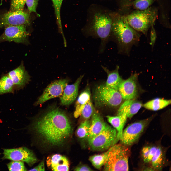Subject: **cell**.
Listing matches in <instances>:
<instances>
[{
	"label": "cell",
	"mask_w": 171,
	"mask_h": 171,
	"mask_svg": "<svg viewBox=\"0 0 171 171\" xmlns=\"http://www.w3.org/2000/svg\"><path fill=\"white\" fill-rule=\"evenodd\" d=\"M31 128L42 143L51 147L65 145L72 131L69 117L57 108H50L44 113L34 122Z\"/></svg>",
	"instance_id": "6da1fadb"
},
{
	"label": "cell",
	"mask_w": 171,
	"mask_h": 171,
	"mask_svg": "<svg viewBox=\"0 0 171 171\" xmlns=\"http://www.w3.org/2000/svg\"><path fill=\"white\" fill-rule=\"evenodd\" d=\"M112 32L119 47L127 53L139 40V34L130 25L126 16L119 15L113 22Z\"/></svg>",
	"instance_id": "7a4b0ae2"
},
{
	"label": "cell",
	"mask_w": 171,
	"mask_h": 171,
	"mask_svg": "<svg viewBox=\"0 0 171 171\" xmlns=\"http://www.w3.org/2000/svg\"><path fill=\"white\" fill-rule=\"evenodd\" d=\"M126 16L130 25L133 29L146 34L158 16V10L150 7L143 10H135Z\"/></svg>",
	"instance_id": "3957f363"
},
{
	"label": "cell",
	"mask_w": 171,
	"mask_h": 171,
	"mask_svg": "<svg viewBox=\"0 0 171 171\" xmlns=\"http://www.w3.org/2000/svg\"><path fill=\"white\" fill-rule=\"evenodd\" d=\"M129 149L124 144H115L111 147L107 161L104 165L105 171H128Z\"/></svg>",
	"instance_id": "277c9868"
},
{
	"label": "cell",
	"mask_w": 171,
	"mask_h": 171,
	"mask_svg": "<svg viewBox=\"0 0 171 171\" xmlns=\"http://www.w3.org/2000/svg\"><path fill=\"white\" fill-rule=\"evenodd\" d=\"M93 97L95 104L99 107H116L121 104L123 99L118 90L107 86L105 84L96 87Z\"/></svg>",
	"instance_id": "5b68a950"
},
{
	"label": "cell",
	"mask_w": 171,
	"mask_h": 171,
	"mask_svg": "<svg viewBox=\"0 0 171 171\" xmlns=\"http://www.w3.org/2000/svg\"><path fill=\"white\" fill-rule=\"evenodd\" d=\"M117 134L116 129L109 126L97 135L87 139L88 146L93 151L109 149L114 145Z\"/></svg>",
	"instance_id": "8992f818"
},
{
	"label": "cell",
	"mask_w": 171,
	"mask_h": 171,
	"mask_svg": "<svg viewBox=\"0 0 171 171\" xmlns=\"http://www.w3.org/2000/svg\"><path fill=\"white\" fill-rule=\"evenodd\" d=\"M113 22L106 14L100 13L96 14L94 18L92 27L96 36L100 38L103 43L105 42L112 32Z\"/></svg>",
	"instance_id": "52a82bcc"
},
{
	"label": "cell",
	"mask_w": 171,
	"mask_h": 171,
	"mask_svg": "<svg viewBox=\"0 0 171 171\" xmlns=\"http://www.w3.org/2000/svg\"><path fill=\"white\" fill-rule=\"evenodd\" d=\"M5 27L4 33L0 36V42L13 41L27 45L29 43V33L27 30L26 26L10 25Z\"/></svg>",
	"instance_id": "ba28073f"
},
{
	"label": "cell",
	"mask_w": 171,
	"mask_h": 171,
	"mask_svg": "<svg viewBox=\"0 0 171 171\" xmlns=\"http://www.w3.org/2000/svg\"><path fill=\"white\" fill-rule=\"evenodd\" d=\"M152 119L150 118L135 122L123 130L120 139L122 143L126 146L131 145L138 138L145 128Z\"/></svg>",
	"instance_id": "9c48e42d"
},
{
	"label": "cell",
	"mask_w": 171,
	"mask_h": 171,
	"mask_svg": "<svg viewBox=\"0 0 171 171\" xmlns=\"http://www.w3.org/2000/svg\"><path fill=\"white\" fill-rule=\"evenodd\" d=\"M3 159L24 162L31 166L36 163L38 160L32 151L24 147L3 149Z\"/></svg>",
	"instance_id": "30bf717a"
},
{
	"label": "cell",
	"mask_w": 171,
	"mask_h": 171,
	"mask_svg": "<svg viewBox=\"0 0 171 171\" xmlns=\"http://www.w3.org/2000/svg\"><path fill=\"white\" fill-rule=\"evenodd\" d=\"M66 79L55 81L50 84L45 88L42 95L35 103L37 105L55 98L61 97L62 95L65 88L68 84Z\"/></svg>",
	"instance_id": "8fae6325"
},
{
	"label": "cell",
	"mask_w": 171,
	"mask_h": 171,
	"mask_svg": "<svg viewBox=\"0 0 171 171\" xmlns=\"http://www.w3.org/2000/svg\"><path fill=\"white\" fill-rule=\"evenodd\" d=\"M29 14L23 10L10 11L3 15L0 19V27L10 25H28Z\"/></svg>",
	"instance_id": "7c38bea8"
},
{
	"label": "cell",
	"mask_w": 171,
	"mask_h": 171,
	"mask_svg": "<svg viewBox=\"0 0 171 171\" xmlns=\"http://www.w3.org/2000/svg\"><path fill=\"white\" fill-rule=\"evenodd\" d=\"M137 77V75L135 74L128 79L123 80L119 89L123 99L125 100L134 99L136 96Z\"/></svg>",
	"instance_id": "4fadbf2b"
},
{
	"label": "cell",
	"mask_w": 171,
	"mask_h": 171,
	"mask_svg": "<svg viewBox=\"0 0 171 171\" xmlns=\"http://www.w3.org/2000/svg\"><path fill=\"white\" fill-rule=\"evenodd\" d=\"M7 75L12 80L15 89L24 87L30 80V77L26 70L23 62L16 69L9 72Z\"/></svg>",
	"instance_id": "5bb4252c"
},
{
	"label": "cell",
	"mask_w": 171,
	"mask_h": 171,
	"mask_svg": "<svg viewBox=\"0 0 171 171\" xmlns=\"http://www.w3.org/2000/svg\"><path fill=\"white\" fill-rule=\"evenodd\" d=\"M84 76V75L80 76L74 83L66 85L62 95L60 97L61 105L68 106L75 100L78 95L79 85Z\"/></svg>",
	"instance_id": "9a60e30c"
},
{
	"label": "cell",
	"mask_w": 171,
	"mask_h": 171,
	"mask_svg": "<svg viewBox=\"0 0 171 171\" xmlns=\"http://www.w3.org/2000/svg\"><path fill=\"white\" fill-rule=\"evenodd\" d=\"M48 167L52 171H68L69 163L68 159L65 156L59 154L49 156L46 160Z\"/></svg>",
	"instance_id": "2e32d148"
},
{
	"label": "cell",
	"mask_w": 171,
	"mask_h": 171,
	"mask_svg": "<svg viewBox=\"0 0 171 171\" xmlns=\"http://www.w3.org/2000/svg\"><path fill=\"white\" fill-rule=\"evenodd\" d=\"M91 117L90 125L87 139L97 135L110 126L104 121L97 111L95 110Z\"/></svg>",
	"instance_id": "e0dca14e"
},
{
	"label": "cell",
	"mask_w": 171,
	"mask_h": 171,
	"mask_svg": "<svg viewBox=\"0 0 171 171\" xmlns=\"http://www.w3.org/2000/svg\"><path fill=\"white\" fill-rule=\"evenodd\" d=\"M142 106L140 102L134 99L126 100L120 106L117 115L124 114L131 118L139 111Z\"/></svg>",
	"instance_id": "ac0fdd59"
},
{
	"label": "cell",
	"mask_w": 171,
	"mask_h": 171,
	"mask_svg": "<svg viewBox=\"0 0 171 171\" xmlns=\"http://www.w3.org/2000/svg\"><path fill=\"white\" fill-rule=\"evenodd\" d=\"M106 118L108 121L117 131L116 138L114 144V145L120 140L127 118L126 115L124 114L117 115L115 116L108 115L106 116Z\"/></svg>",
	"instance_id": "d6986e66"
},
{
	"label": "cell",
	"mask_w": 171,
	"mask_h": 171,
	"mask_svg": "<svg viewBox=\"0 0 171 171\" xmlns=\"http://www.w3.org/2000/svg\"><path fill=\"white\" fill-rule=\"evenodd\" d=\"M101 66L107 75V80L105 83L106 85L119 91L120 85L123 80L119 73V66H117L114 70L110 71L107 68L103 66Z\"/></svg>",
	"instance_id": "ffe728a7"
},
{
	"label": "cell",
	"mask_w": 171,
	"mask_h": 171,
	"mask_svg": "<svg viewBox=\"0 0 171 171\" xmlns=\"http://www.w3.org/2000/svg\"><path fill=\"white\" fill-rule=\"evenodd\" d=\"M90 90L87 88L82 92L78 98L76 104L75 110L74 114V117L77 118L80 115L84 107L90 99Z\"/></svg>",
	"instance_id": "44dd1931"
},
{
	"label": "cell",
	"mask_w": 171,
	"mask_h": 171,
	"mask_svg": "<svg viewBox=\"0 0 171 171\" xmlns=\"http://www.w3.org/2000/svg\"><path fill=\"white\" fill-rule=\"evenodd\" d=\"M171 100L156 98L146 103L143 106L147 109L156 111L168 106L171 104Z\"/></svg>",
	"instance_id": "7402d4cb"
},
{
	"label": "cell",
	"mask_w": 171,
	"mask_h": 171,
	"mask_svg": "<svg viewBox=\"0 0 171 171\" xmlns=\"http://www.w3.org/2000/svg\"><path fill=\"white\" fill-rule=\"evenodd\" d=\"M111 149V147L106 152L102 154L93 155L89 157V161L95 168L99 169L104 165L107 161Z\"/></svg>",
	"instance_id": "603a6c76"
},
{
	"label": "cell",
	"mask_w": 171,
	"mask_h": 171,
	"mask_svg": "<svg viewBox=\"0 0 171 171\" xmlns=\"http://www.w3.org/2000/svg\"><path fill=\"white\" fill-rule=\"evenodd\" d=\"M15 89L13 83L7 75L2 77L0 79V95L7 93H13Z\"/></svg>",
	"instance_id": "cb8c5ba5"
},
{
	"label": "cell",
	"mask_w": 171,
	"mask_h": 171,
	"mask_svg": "<svg viewBox=\"0 0 171 171\" xmlns=\"http://www.w3.org/2000/svg\"><path fill=\"white\" fill-rule=\"evenodd\" d=\"M151 162L152 167L156 170L161 169L163 163V156L161 149L157 147Z\"/></svg>",
	"instance_id": "d4e9b609"
},
{
	"label": "cell",
	"mask_w": 171,
	"mask_h": 171,
	"mask_svg": "<svg viewBox=\"0 0 171 171\" xmlns=\"http://www.w3.org/2000/svg\"><path fill=\"white\" fill-rule=\"evenodd\" d=\"M90 121L86 120L80 124L76 131L77 136L80 138H86L87 137L90 126Z\"/></svg>",
	"instance_id": "484cf974"
},
{
	"label": "cell",
	"mask_w": 171,
	"mask_h": 171,
	"mask_svg": "<svg viewBox=\"0 0 171 171\" xmlns=\"http://www.w3.org/2000/svg\"><path fill=\"white\" fill-rule=\"evenodd\" d=\"M63 0H52L54 7L55 16L57 24L61 33L64 36L61 24L60 10L62 3Z\"/></svg>",
	"instance_id": "4316f807"
},
{
	"label": "cell",
	"mask_w": 171,
	"mask_h": 171,
	"mask_svg": "<svg viewBox=\"0 0 171 171\" xmlns=\"http://www.w3.org/2000/svg\"><path fill=\"white\" fill-rule=\"evenodd\" d=\"M155 0H134L132 1L131 5L137 10H143L151 7Z\"/></svg>",
	"instance_id": "83f0119b"
},
{
	"label": "cell",
	"mask_w": 171,
	"mask_h": 171,
	"mask_svg": "<svg viewBox=\"0 0 171 171\" xmlns=\"http://www.w3.org/2000/svg\"><path fill=\"white\" fill-rule=\"evenodd\" d=\"M95 110L91 99L85 104L82 109L80 115L86 120L90 117Z\"/></svg>",
	"instance_id": "f1b7e54d"
},
{
	"label": "cell",
	"mask_w": 171,
	"mask_h": 171,
	"mask_svg": "<svg viewBox=\"0 0 171 171\" xmlns=\"http://www.w3.org/2000/svg\"><path fill=\"white\" fill-rule=\"evenodd\" d=\"M9 171H25L27 170L24 162L20 161H13L7 164Z\"/></svg>",
	"instance_id": "f546056e"
},
{
	"label": "cell",
	"mask_w": 171,
	"mask_h": 171,
	"mask_svg": "<svg viewBox=\"0 0 171 171\" xmlns=\"http://www.w3.org/2000/svg\"><path fill=\"white\" fill-rule=\"evenodd\" d=\"M26 0H12L10 11L23 10Z\"/></svg>",
	"instance_id": "4dcf8cb0"
},
{
	"label": "cell",
	"mask_w": 171,
	"mask_h": 171,
	"mask_svg": "<svg viewBox=\"0 0 171 171\" xmlns=\"http://www.w3.org/2000/svg\"><path fill=\"white\" fill-rule=\"evenodd\" d=\"M39 0H26V4L30 12L36 13V9Z\"/></svg>",
	"instance_id": "1f68e13d"
},
{
	"label": "cell",
	"mask_w": 171,
	"mask_h": 171,
	"mask_svg": "<svg viewBox=\"0 0 171 171\" xmlns=\"http://www.w3.org/2000/svg\"><path fill=\"white\" fill-rule=\"evenodd\" d=\"M150 147H143L142 151V156L144 162L148 163V159L149 154Z\"/></svg>",
	"instance_id": "d6a6232c"
},
{
	"label": "cell",
	"mask_w": 171,
	"mask_h": 171,
	"mask_svg": "<svg viewBox=\"0 0 171 171\" xmlns=\"http://www.w3.org/2000/svg\"><path fill=\"white\" fill-rule=\"evenodd\" d=\"M150 32V44L153 46L155 42L156 39V33L154 27V25L151 27Z\"/></svg>",
	"instance_id": "836d02e7"
},
{
	"label": "cell",
	"mask_w": 171,
	"mask_h": 171,
	"mask_svg": "<svg viewBox=\"0 0 171 171\" xmlns=\"http://www.w3.org/2000/svg\"><path fill=\"white\" fill-rule=\"evenodd\" d=\"M45 161L44 159L35 167L29 170V171H45Z\"/></svg>",
	"instance_id": "e575fe53"
},
{
	"label": "cell",
	"mask_w": 171,
	"mask_h": 171,
	"mask_svg": "<svg viewBox=\"0 0 171 171\" xmlns=\"http://www.w3.org/2000/svg\"><path fill=\"white\" fill-rule=\"evenodd\" d=\"M75 171H92V170L87 165H82L78 166L74 169Z\"/></svg>",
	"instance_id": "d590c367"
},
{
	"label": "cell",
	"mask_w": 171,
	"mask_h": 171,
	"mask_svg": "<svg viewBox=\"0 0 171 171\" xmlns=\"http://www.w3.org/2000/svg\"><path fill=\"white\" fill-rule=\"evenodd\" d=\"M157 147L156 146L150 147L148 162H151L157 150Z\"/></svg>",
	"instance_id": "8d00e7d4"
},
{
	"label": "cell",
	"mask_w": 171,
	"mask_h": 171,
	"mask_svg": "<svg viewBox=\"0 0 171 171\" xmlns=\"http://www.w3.org/2000/svg\"><path fill=\"white\" fill-rule=\"evenodd\" d=\"M123 6L126 8H129L131 5L132 0H122Z\"/></svg>",
	"instance_id": "74e56055"
},
{
	"label": "cell",
	"mask_w": 171,
	"mask_h": 171,
	"mask_svg": "<svg viewBox=\"0 0 171 171\" xmlns=\"http://www.w3.org/2000/svg\"><path fill=\"white\" fill-rule=\"evenodd\" d=\"M3 0H1V3H2V1H3Z\"/></svg>",
	"instance_id": "f35d334b"
}]
</instances>
